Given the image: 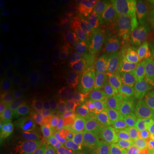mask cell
<instances>
[{"label":"cell","mask_w":154,"mask_h":154,"mask_svg":"<svg viewBox=\"0 0 154 154\" xmlns=\"http://www.w3.org/2000/svg\"><path fill=\"white\" fill-rule=\"evenodd\" d=\"M135 103H136L135 95L129 92H124L112 98L107 103L106 110L108 114L113 117H121L123 115L126 116L129 111L134 108Z\"/></svg>","instance_id":"cell-1"},{"label":"cell","mask_w":154,"mask_h":154,"mask_svg":"<svg viewBox=\"0 0 154 154\" xmlns=\"http://www.w3.org/2000/svg\"><path fill=\"white\" fill-rule=\"evenodd\" d=\"M52 25V19L49 14H37L29 21L27 33L34 40H42L48 34Z\"/></svg>","instance_id":"cell-2"},{"label":"cell","mask_w":154,"mask_h":154,"mask_svg":"<svg viewBox=\"0 0 154 154\" xmlns=\"http://www.w3.org/2000/svg\"><path fill=\"white\" fill-rule=\"evenodd\" d=\"M138 137L143 142H150L154 140V100L142 108V119Z\"/></svg>","instance_id":"cell-3"},{"label":"cell","mask_w":154,"mask_h":154,"mask_svg":"<svg viewBox=\"0 0 154 154\" xmlns=\"http://www.w3.org/2000/svg\"><path fill=\"white\" fill-rule=\"evenodd\" d=\"M118 70L127 77H136L143 72V62L138 56L129 55L119 61Z\"/></svg>","instance_id":"cell-4"},{"label":"cell","mask_w":154,"mask_h":154,"mask_svg":"<svg viewBox=\"0 0 154 154\" xmlns=\"http://www.w3.org/2000/svg\"><path fill=\"white\" fill-rule=\"evenodd\" d=\"M1 64L9 76H17L23 71V60L14 52H6L1 56Z\"/></svg>","instance_id":"cell-5"},{"label":"cell","mask_w":154,"mask_h":154,"mask_svg":"<svg viewBox=\"0 0 154 154\" xmlns=\"http://www.w3.org/2000/svg\"><path fill=\"white\" fill-rule=\"evenodd\" d=\"M19 140L22 143L25 152L29 154H37L45 146L44 139L32 131H24L20 135Z\"/></svg>","instance_id":"cell-6"},{"label":"cell","mask_w":154,"mask_h":154,"mask_svg":"<svg viewBox=\"0 0 154 154\" xmlns=\"http://www.w3.org/2000/svg\"><path fill=\"white\" fill-rule=\"evenodd\" d=\"M115 143L126 153L132 154L137 148V142L129 132L124 128H119L115 131L114 134Z\"/></svg>","instance_id":"cell-7"},{"label":"cell","mask_w":154,"mask_h":154,"mask_svg":"<svg viewBox=\"0 0 154 154\" xmlns=\"http://www.w3.org/2000/svg\"><path fill=\"white\" fill-rule=\"evenodd\" d=\"M141 119H142V108H140V107H135L125 116V129L133 136L139 135Z\"/></svg>","instance_id":"cell-8"},{"label":"cell","mask_w":154,"mask_h":154,"mask_svg":"<svg viewBox=\"0 0 154 154\" xmlns=\"http://www.w3.org/2000/svg\"><path fill=\"white\" fill-rule=\"evenodd\" d=\"M36 121H37L38 130L43 136L51 137L54 134L55 128L44 110L38 109L36 111Z\"/></svg>","instance_id":"cell-9"},{"label":"cell","mask_w":154,"mask_h":154,"mask_svg":"<svg viewBox=\"0 0 154 154\" xmlns=\"http://www.w3.org/2000/svg\"><path fill=\"white\" fill-rule=\"evenodd\" d=\"M89 140L94 144H105L111 139L112 133L98 125L92 124L88 128Z\"/></svg>","instance_id":"cell-10"},{"label":"cell","mask_w":154,"mask_h":154,"mask_svg":"<svg viewBox=\"0 0 154 154\" xmlns=\"http://www.w3.org/2000/svg\"><path fill=\"white\" fill-rule=\"evenodd\" d=\"M139 54L144 59L154 56V30L146 33L141 39L139 44Z\"/></svg>","instance_id":"cell-11"},{"label":"cell","mask_w":154,"mask_h":154,"mask_svg":"<svg viewBox=\"0 0 154 154\" xmlns=\"http://www.w3.org/2000/svg\"><path fill=\"white\" fill-rule=\"evenodd\" d=\"M23 31V24L17 19L9 20L3 26V33H4V35L12 40L19 39L22 36Z\"/></svg>","instance_id":"cell-12"},{"label":"cell","mask_w":154,"mask_h":154,"mask_svg":"<svg viewBox=\"0 0 154 154\" xmlns=\"http://www.w3.org/2000/svg\"><path fill=\"white\" fill-rule=\"evenodd\" d=\"M36 119V114L27 105H20L16 110V120L22 127H27L33 124Z\"/></svg>","instance_id":"cell-13"},{"label":"cell","mask_w":154,"mask_h":154,"mask_svg":"<svg viewBox=\"0 0 154 154\" xmlns=\"http://www.w3.org/2000/svg\"><path fill=\"white\" fill-rule=\"evenodd\" d=\"M93 78L99 82L100 84L113 80V77L115 76V72L113 68L107 65H97L92 70Z\"/></svg>","instance_id":"cell-14"},{"label":"cell","mask_w":154,"mask_h":154,"mask_svg":"<svg viewBox=\"0 0 154 154\" xmlns=\"http://www.w3.org/2000/svg\"><path fill=\"white\" fill-rule=\"evenodd\" d=\"M30 90L35 96L39 98H48L51 95L52 88L50 84L42 80H34L29 84Z\"/></svg>","instance_id":"cell-15"},{"label":"cell","mask_w":154,"mask_h":154,"mask_svg":"<svg viewBox=\"0 0 154 154\" xmlns=\"http://www.w3.org/2000/svg\"><path fill=\"white\" fill-rule=\"evenodd\" d=\"M37 154H69V151L62 140L55 139L45 144Z\"/></svg>","instance_id":"cell-16"},{"label":"cell","mask_w":154,"mask_h":154,"mask_svg":"<svg viewBox=\"0 0 154 154\" xmlns=\"http://www.w3.org/2000/svg\"><path fill=\"white\" fill-rule=\"evenodd\" d=\"M36 60H37L38 65L44 71L50 72L54 69V65H55L54 56L50 51L41 50L40 52H38V54L36 55Z\"/></svg>","instance_id":"cell-17"},{"label":"cell","mask_w":154,"mask_h":154,"mask_svg":"<svg viewBox=\"0 0 154 154\" xmlns=\"http://www.w3.org/2000/svg\"><path fill=\"white\" fill-rule=\"evenodd\" d=\"M74 115H75L74 109H73L72 107L67 106V107H63V108L58 109L56 113H55L54 118L58 124L65 126L72 121L73 118H74Z\"/></svg>","instance_id":"cell-18"},{"label":"cell","mask_w":154,"mask_h":154,"mask_svg":"<svg viewBox=\"0 0 154 154\" xmlns=\"http://www.w3.org/2000/svg\"><path fill=\"white\" fill-rule=\"evenodd\" d=\"M98 89H99L100 94L103 95L104 97H113L114 98V96L120 90V84L118 81H116V80L113 79L111 81L100 84Z\"/></svg>","instance_id":"cell-19"},{"label":"cell","mask_w":154,"mask_h":154,"mask_svg":"<svg viewBox=\"0 0 154 154\" xmlns=\"http://www.w3.org/2000/svg\"><path fill=\"white\" fill-rule=\"evenodd\" d=\"M130 38V30L128 27L121 26L120 28L116 30L114 35V45L117 48L121 49L127 45V43Z\"/></svg>","instance_id":"cell-20"},{"label":"cell","mask_w":154,"mask_h":154,"mask_svg":"<svg viewBox=\"0 0 154 154\" xmlns=\"http://www.w3.org/2000/svg\"><path fill=\"white\" fill-rule=\"evenodd\" d=\"M4 154H25V149L20 140L12 138L8 139L3 145Z\"/></svg>","instance_id":"cell-21"},{"label":"cell","mask_w":154,"mask_h":154,"mask_svg":"<svg viewBox=\"0 0 154 154\" xmlns=\"http://www.w3.org/2000/svg\"><path fill=\"white\" fill-rule=\"evenodd\" d=\"M70 140L73 144L78 146L85 145L89 140V134H88V129L80 127L75 129L70 135Z\"/></svg>","instance_id":"cell-22"},{"label":"cell","mask_w":154,"mask_h":154,"mask_svg":"<svg viewBox=\"0 0 154 154\" xmlns=\"http://www.w3.org/2000/svg\"><path fill=\"white\" fill-rule=\"evenodd\" d=\"M79 88L74 84H69L59 89L57 92V97L62 101H69L72 100L78 95Z\"/></svg>","instance_id":"cell-23"},{"label":"cell","mask_w":154,"mask_h":154,"mask_svg":"<svg viewBox=\"0 0 154 154\" xmlns=\"http://www.w3.org/2000/svg\"><path fill=\"white\" fill-rule=\"evenodd\" d=\"M12 120V109L10 104L4 100L0 101V123L2 126L8 125Z\"/></svg>","instance_id":"cell-24"},{"label":"cell","mask_w":154,"mask_h":154,"mask_svg":"<svg viewBox=\"0 0 154 154\" xmlns=\"http://www.w3.org/2000/svg\"><path fill=\"white\" fill-rule=\"evenodd\" d=\"M92 44L98 49L108 50L114 44V40L107 35H97L92 40Z\"/></svg>","instance_id":"cell-25"},{"label":"cell","mask_w":154,"mask_h":154,"mask_svg":"<svg viewBox=\"0 0 154 154\" xmlns=\"http://www.w3.org/2000/svg\"><path fill=\"white\" fill-rule=\"evenodd\" d=\"M135 17V13L133 11L128 10V9H119L114 12L113 14V19L116 23L124 24L131 21Z\"/></svg>","instance_id":"cell-26"},{"label":"cell","mask_w":154,"mask_h":154,"mask_svg":"<svg viewBox=\"0 0 154 154\" xmlns=\"http://www.w3.org/2000/svg\"><path fill=\"white\" fill-rule=\"evenodd\" d=\"M94 124L104 128L110 133H112L115 129V121L111 116H98L94 120Z\"/></svg>","instance_id":"cell-27"},{"label":"cell","mask_w":154,"mask_h":154,"mask_svg":"<svg viewBox=\"0 0 154 154\" xmlns=\"http://www.w3.org/2000/svg\"><path fill=\"white\" fill-rule=\"evenodd\" d=\"M97 107H98L97 104H95L94 102H89L88 104H86L81 110V112H80L79 119L81 121H86V120L91 119L92 117L95 116V114H96L98 110Z\"/></svg>","instance_id":"cell-28"},{"label":"cell","mask_w":154,"mask_h":154,"mask_svg":"<svg viewBox=\"0 0 154 154\" xmlns=\"http://www.w3.org/2000/svg\"><path fill=\"white\" fill-rule=\"evenodd\" d=\"M58 71H59L61 76L65 77V78H70L75 73V70L71 65V63H69L66 60H62L59 63V65H58Z\"/></svg>","instance_id":"cell-29"},{"label":"cell","mask_w":154,"mask_h":154,"mask_svg":"<svg viewBox=\"0 0 154 154\" xmlns=\"http://www.w3.org/2000/svg\"><path fill=\"white\" fill-rule=\"evenodd\" d=\"M14 2L11 0H1L0 1V19L2 21L7 20L10 15V10L13 8Z\"/></svg>","instance_id":"cell-30"},{"label":"cell","mask_w":154,"mask_h":154,"mask_svg":"<svg viewBox=\"0 0 154 154\" xmlns=\"http://www.w3.org/2000/svg\"><path fill=\"white\" fill-rule=\"evenodd\" d=\"M57 33L58 35H59V37H61L63 40H65L69 37V31H68V28H67V25L65 22H63V21H60V22H58L57 24Z\"/></svg>","instance_id":"cell-31"},{"label":"cell","mask_w":154,"mask_h":154,"mask_svg":"<svg viewBox=\"0 0 154 154\" xmlns=\"http://www.w3.org/2000/svg\"><path fill=\"white\" fill-rule=\"evenodd\" d=\"M72 22H73V25L75 26V28L78 29L79 31H84L86 29V27H87V25H86V21L81 15H76V16L73 17Z\"/></svg>","instance_id":"cell-32"},{"label":"cell","mask_w":154,"mask_h":154,"mask_svg":"<svg viewBox=\"0 0 154 154\" xmlns=\"http://www.w3.org/2000/svg\"><path fill=\"white\" fill-rule=\"evenodd\" d=\"M75 43H76L77 47L79 49H81V50H87V49L90 47V42H89V40L83 35L77 36L75 39Z\"/></svg>","instance_id":"cell-33"},{"label":"cell","mask_w":154,"mask_h":154,"mask_svg":"<svg viewBox=\"0 0 154 154\" xmlns=\"http://www.w3.org/2000/svg\"><path fill=\"white\" fill-rule=\"evenodd\" d=\"M143 67H144V71H145L146 74H148V76L154 75V56L147 58V59H144Z\"/></svg>","instance_id":"cell-34"},{"label":"cell","mask_w":154,"mask_h":154,"mask_svg":"<svg viewBox=\"0 0 154 154\" xmlns=\"http://www.w3.org/2000/svg\"><path fill=\"white\" fill-rule=\"evenodd\" d=\"M94 154H120V152L114 147L111 146H102L98 147L94 151Z\"/></svg>","instance_id":"cell-35"},{"label":"cell","mask_w":154,"mask_h":154,"mask_svg":"<svg viewBox=\"0 0 154 154\" xmlns=\"http://www.w3.org/2000/svg\"><path fill=\"white\" fill-rule=\"evenodd\" d=\"M147 89H148V93L151 97V100H154V75H150L147 77L146 80Z\"/></svg>","instance_id":"cell-36"},{"label":"cell","mask_w":154,"mask_h":154,"mask_svg":"<svg viewBox=\"0 0 154 154\" xmlns=\"http://www.w3.org/2000/svg\"><path fill=\"white\" fill-rule=\"evenodd\" d=\"M142 4V2L140 0H128V1L125 2V7L128 9V10L131 11H135L137 8L140 7V5Z\"/></svg>","instance_id":"cell-37"},{"label":"cell","mask_w":154,"mask_h":154,"mask_svg":"<svg viewBox=\"0 0 154 154\" xmlns=\"http://www.w3.org/2000/svg\"><path fill=\"white\" fill-rule=\"evenodd\" d=\"M144 9H145L147 12H149V13H154V0H148V1H145Z\"/></svg>","instance_id":"cell-38"},{"label":"cell","mask_w":154,"mask_h":154,"mask_svg":"<svg viewBox=\"0 0 154 154\" xmlns=\"http://www.w3.org/2000/svg\"><path fill=\"white\" fill-rule=\"evenodd\" d=\"M1 154H4V152H1Z\"/></svg>","instance_id":"cell-39"},{"label":"cell","mask_w":154,"mask_h":154,"mask_svg":"<svg viewBox=\"0 0 154 154\" xmlns=\"http://www.w3.org/2000/svg\"><path fill=\"white\" fill-rule=\"evenodd\" d=\"M153 26H154V24H153Z\"/></svg>","instance_id":"cell-40"}]
</instances>
